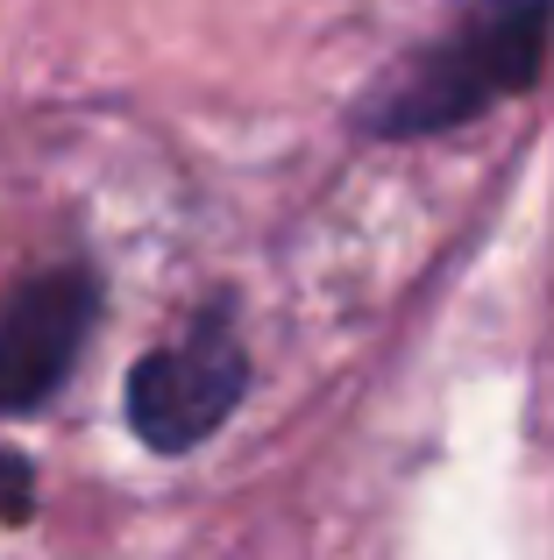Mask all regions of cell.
I'll return each mask as SVG.
<instances>
[{
    "label": "cell",
    "instance_id": "3",
    "mask_svg": "<svg viewBox=\"0 0 554 560\" xmlns=\"http://www.w3.org/2000/svg\"><path fill=\"white\" fill-rule=\"evenodd\" d=\"M93 319H100V277L85 262H57L0 305V419L50 405Z\"/></svg>",
    "mask_w": 554,
    "mask_h": 560
},
{
    "label": "cell",
    "instance_id": "2",
    "mask_svg": "<svg viewBox=\"0 0 554 560\" xmlns=\"http://www.w3.org/2000/svg\"><path fill=\"white\" fill-rule=\"evenodd\" d=\"M242 390H250V355L235 341V319H228V305H207L185 327V341L150 348L128 370V425H136L142 447L185 454L207 433H221Z\"/></svg>",
    "mask_w": 554,
    "mask_h": 560
},
{
    "label": "cell",
    "instance_id": "1",
    "mask_svg": "<svg viewBox=\"0 0 554 560\" xmlns=\"http://www.w3.org/2000/svg\"><path fill=\"white\" fill-rule=\"evenodd\" d=\"M547 36H554V0H476L441 43L405 57L399 79L362 100L356 128L384 142H413L476 121L484 107H498V100L527 93L541 79Z\"/></svg>",
    "mask_w": 554,
    "mask_h": 560
},
{
    "label": "cell",
    "instance_id": "4",
    "mask_svg": "<svg viewBox=\"0 0 554 560\" xmlns=\"http://www.w3.org/2000/svg\"><path fill=\"white\" fill-rule=\"evenodd\" d=\"M36 511V468L14 447H0V525H22Z\"/></svg>",
    "mask_w": 554,
    "mask_h": 560
}]
</instances>
